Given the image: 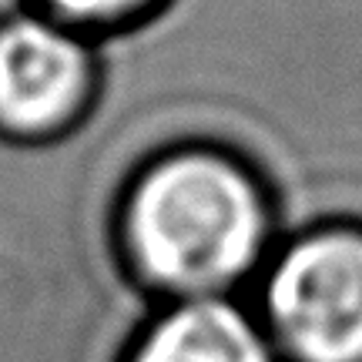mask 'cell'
Listing matches in <instances>:
<instances>
[{
    "mask_svg": "<svg viewBox=\"0 0 362 362\" xmlns=\"http://www.w3.org/2000/svg\"><path fill=\"white\" fill-rule=\"evenodd\" d=\"M117 362H282L262 322L235 298L168 302L148 315Z\"/></svg>",
    "mask_w": 362,
    "mask_h": 362,
    "instance_id": "277c9868",
    "label": "cell"
},
{
    "mask_svg": "<svg viewBox=\"0 0 362 362\" xmlns=\"http://www.w3.org/2000/svg\"><path fill=\"white\" fill-rule=\"evenodd\" d=\"M107 235L121 275L144 296L232 298L269 252L272 205L232 151L168 144L121 181Z\"/></svg>",
    "mask_w": 362,
    "mask_h": 362,
    "instance_id": "6da1fadb",
    "label": "cell"
},
{
    "mask_svg": "<svg viewBox=\"0 0 362 362\" xmlns=\"http://www.w3.org/2000/svg\"><path fill=\"white\" fill-rule=\"evenodd\" d=\"M262 329L282 362H362V228H315L275 255Z\"/></svg>",
    "mask_w": 362,
    "mask_h": 362,
    "instance_id": "3957f363",
    "label": "cell"
},
{
    "mask_svg": "<svg viewBox=\"0 0 362 362\" xmlns=\"http://www.w3.org/2000/svg\"><path fill=\"white\" fill-rule=\"evenodd\" d=\"M17 4L74 27L98 44L138 30L168 7V0H17Z\"/></svg>",
    "mask_w": 362,
    "mask_h": 362,
    "instance_id": "5b68a950",
    "label": "cell"
},
{
    "mask_svg": "<svg viewBox=\"0 0 362 362\" xmlns=\"http://www.w3.org/2000/svg\"><path fill=\"white\" fill-rule=\"evenodd\" d=\"M104 90L101 44L37 11L0 13V141L47 148L78 134Z\"/></svg>",
    "mask_w": 362,
    "mask_h": 362,
    "instance_id": "7a4b0ae2",
    "label": "cell"
}]
</instances>
